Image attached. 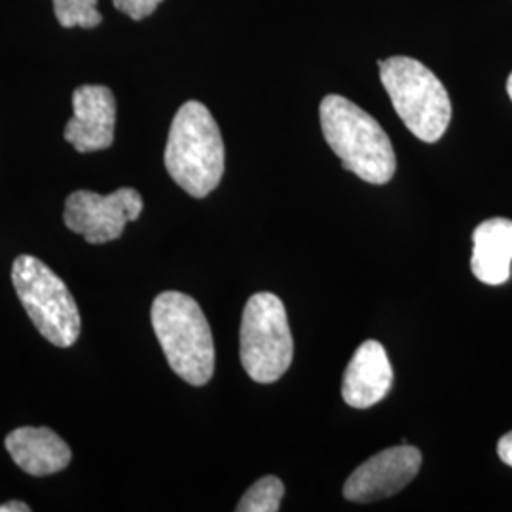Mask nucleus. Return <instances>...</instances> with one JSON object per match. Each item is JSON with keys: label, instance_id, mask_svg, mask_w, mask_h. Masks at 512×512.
Wrapping results in <instances>:
<instances>
[{"label": "nucleus", "instance_id": "obj_1", "mask_svg": "<svg viewBox=\"0 0 512 512\" xmlns=\"http://www.w3.org/2000/svg\"><path fill=\"white\" fill-rule=\"evenodd\" d=\"M171 179L192 198L209 196L224 175V143L219 126L200 101H186L169 129L164 154Z\"/></svg>", "mask_w": 512, "mask_h": 512}, {"label": "nucleus", "instance_id": "obj_2", "mask_svg": "<svg viewBox=\"0 0 512 512\" xmlns=\"http://www.w3.org/2000/svg\"><path fill=\"white\" fill-rule=\"evenodd\" d=\"M323 135L344 167L368 184L389 183L397 171V156L382 126L342 95L321 101Z\"/></svg>", "mask_w": 512, "mask_h": 512}, {"label": "nucleus", "instance_id": "obj_3", "mask_svg": "<svg viewBox=\"0 0 512 512\" xmlns=\"http://www.w3.org/2000/svg\"><path fill=\"white\" fill-rule=\"evenodd\" d=\"M152 327L173 372L186 384L205 385L215 374V342L200 304L177 291L158 294Z\"/></svg>", "mask_w": 512, "mask_h": 512}, {"label": "nucleus", "instance_id": "obj_4", "mask_svg": "<svg viewBox=\"0 0 512 512\" xmlns=\"http://www.w3.org/2000/svg\"><path fill=\"white\" fill-rule=\"evenodd\" d=\"M380 78L404 126L423 143H437L450 126L452 103L435 73L397 55L380 61Z\"/></svg>", "mask_w": 512, "mask_h": 512}, {"label": "nucleus", "instance_id": "obj_5", "mask_svg": "<svg viewBox=\"0 0 512 512\" xmlns=\"http://www.w3.org/2000/svg\"><path fill=\"white\" fill-rule=\"evenodd\" d=\"M294 342L279 296L256 293L245 304L239 330V359L256 384H274L293 363Z\"/></svg>", "mask_w": 512, "mask_h": 512}, {"label": "nucleus", "instance_id": "obj_6", "mask_svg": "<svg viewBox=\"0 0 512 512\" xmlns=\"http://www.w3.org/2000/svg\"><path fill=\"white\" fill-rule=\"evenodd\" d=\"M12 283L38 332L57 348H71L80 336V313L65 281L42 260L21 255L12 266Z\"/></svg>", "mask_w": 512, "mask_h": 512}, {"label": "nucleus", "instance_id": "obj_7", "mask_svg": "<svg viewBox=\"0 0 512 512\" xmlns=\"http://www.w3.org/2000/svg\"><path fill=\"white\" fill-rule=\"evenodd\" d=\"M141 213L143 198L135 188H120L109 196L76 190L65 202L63 220L74 234L101 245L122 238L126 224L139 219Z\"/></svg>", "mask_w": 512, "mask_h": 512}, {"label": "nucleus", "instance_id": "obj_8", "mask_svg": "<svg viewBox=\"0 0 512 512\" xmlns=\"http://www.w3.org/2000/svg\"><path fill=\"white\" fill-rule=\"evenodd\" d=\"M421 452L416 446H393L366 459L344 484V497L353 503H372L404 490L421 469Z\"/></svg>", "mask_w": 512, "mask_h": 512}, {"label": "nucleus", "instance_id": "obj_9", "mask_svg": "<svg viewBox=\"0 0 512 512\" xmlns=\"http://www.w3.org/2000/svg\"><path fill=\"white\" fill-rule=\"evenodd\" d=\"M73 118L65 126V141L78 152L105 150L114 141L116 99L107 86H80L73 93Z\"/></svg>", "mask_w": 512, "mask_h": 512}, {"label": "nucleus", "instance_id": "obj_10", "mask_svg": "<svg viewBox=\"0 0 512 512\" xmlns=\"http://www.w3.org/2000/svg\"><path fill=\"white\" fill-rule=\"evenodd\" d=\"M393 385V366L387 351L376 340H366L351 357L344 382L342 397L351 408L365 410L380 403Z\"/></svg>", "mask_w": 512, "mask_h": 512}, {"label": "nucleus", "instance_id": "obj_11", "mask_svg": "<svg viewBox=\"0 0 512 512\" xmlns=\"http://www.w3.org/2000/svg\"><path fill=\"white\" fill-rule=\"evenodd\" d=\"M4 444L16 465L33 476L55 475L73 459L69 444L48 427H19Z\"/></svg>", "mask_w": 512, "mask_h": 512}, {"label": "nucleus", "instance_id": "obj_12", "mask_svg": "<svg viewBox=\"0 0 512 512\" xmlns=\"http://www.w3.org/2000/svg\"><path fill=\"white\" fill-rule=\"evenodd\" d=\"M471 270L486 285H503L511 277L512 220L490 219L473 234Z\"/></svg>", "mask_w": 512, "mask_h": 512}, {"label": "nucleus", "instance_id": "obj_13", "mask_svg": "<svg viewBox=\"0 0 512 512\" xmlns=\"http://www.w3.org/2000/svg\"><path fill=\"white\" fill-rule=\"evenodd\" d=\"M285 495V486L277 476H264L239 499L238 512H277L281 499Z\"/></svg>", "mask_w": 512, "mask_h": 512}, {"label": "nucleus", "instance_id": "obj_14", "mask_svg": "<svg viewBox=\"0 0 512 512\" xmlns=\"http://www.w3.org/2000/svg\"><path fill=\"white\" fill-rule=\"evenodd\" d=\"M55 18L61 27H84L93 29L103 23V16L97 10L99 0H52Z\"/></svg>", "mask_w": 512, "mask_h": 512}, {"label": "nucleus", "instance_id": "obj_15", "mask_svg": "<svg viewBox=\"0 0 512 512\" xmlns=\"http://www.w3.org/2000/svg\"><path fill=\"white\" fill-rule=\"evenodd\" d=\"M164 0H112L114 8L135 21L148 18Z\"/></svg>", "mask_w": 512, "mask_h": 512}, {"label": "nucleus", "instance_id": "obj_16", "mask_svg": "<svg viewBox=\"0 0 512 512\" xmlns=\"http://www.w3.org/2000/svg\"><path fill=\"white\" fill-rule=\"evenodd\" d=\"M497 454H499V458H501V461H503L505 465L512 467V431L511 433H507L503 439L499 440V444H497Z\"/></svg>", "mask_w": 512, "mask_h": 512}, {"label": "nucleus", "instance_id": "obj_17", "mask_svg": "<svg viewBox=\"0 0 512 512\" xmlns=\"http://www.w3.org/2000/svg\"><path fill=\"white\" fill-rule=\"evenodd\" d=\"M0 512H31V507L23 501H8L0 505Z\"/></svg>", "mask_w": 512, "mask_h": 512}, {"label": "nucleus", "instance_id": "obj_18", "mask_svg": "<svg viewBox=\"0 0 512 512\" xmlns=\"http://www.w3.org/2000/svg\"><path fill=\"white\" fill-rule=\"evenodd\" d=\"M507 93H509V97H511L512 101V73L511 76H509V80H507Z\"/></svg>", "mask_w": 512, "mask_h": 512}]
</instances>
